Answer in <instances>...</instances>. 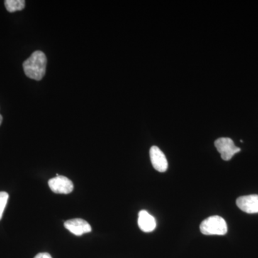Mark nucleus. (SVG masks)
<instances>
[{
	"mask_svg": "<svg viewBox=\"0 0 258 258\" xmlns=\"http://www.w3.org/2000/svg\"><path fill=\"white\" fill-rule=\"evenodd\" d=\"M49 187L56 194L68 195L72 192L74 185L72 181L64 176H56L48 181Z\"/></svg>",
	"mask_w": 258,
	"mask_h": 258,
	"instance_id": "20e7f679",
	"label": "nucleus"
},
{
	"mask_svg": "<svg viewBox=\"0 0 258 258\" xmlns=\"http://www.w3.org/2000/svg\"><path fill=\"white\" fill-rule=\"evenodd\" d=\"M9 195L5 191H0V220L3 218V213H4L5 209L6 208L7 203H8Z\"/></svg>",
	"mask_w": 258,
	"mask_h": 258,
	"instance_id": "9d476101",
	"label": "nucleus"
},
{
	"mask_svg": "<svg viewBox=\"0 0 258 258\" xmlns=\"http://www.w3.org/2000/svg\"><path fill=\"white\" fill-rule=\"evenodd\" d=\"M34 258H52V256L47 252H41V253L37 254Z\"/></svg>",
	"mask_w": 258,
	"mask_h": 258,
	"instance_id": "9b49d317",
	"label": "nucleus"
},
{
	"mask_svg": "<svg viewBox=\"0 0 258 258\" xmlns=\"http://www.w3.org/2000/svg\"><path fill=\"white\" fill-rule=\"evenodd\" d=\"M5 8L9 13L23 10L25 7V1L24 0H6L5 1Z\"/></svg>",
	"mask_w": 258,
	"mask_h": 258,
	"instance_id": "1a4fd4ad",
	"label": "nucleus"
},
{
	"mask_svg": "<svg viewBox=\"0 0 258 258\" xmlns=\"http://www.w3.org/2000/svg\"><path fill=\"white\" fill-rule=\"evenodd\" d=\"M237 206L247 214L258 213V195L240 197L236 201Z\"/></svg>",
	"mask_w": 258,
	"mask_h": 258,
	"instance_id": "0eeeda50",
	"label": "nucleus"
},
{
	"mask_svg": "<svg viewBox=\"0 0 258 258\" xmlns=\"http://www.w3.org/2000/svg\"><path fill=\"white\" fill-rule=\"evenodd\" d=\"M46 66V56L42 51L37 50L24 62L23 69L27 77L40 81L45 75Z\"/></svg>",
	"mask_w": 258,
	"mask_h": 258,
	"instance_id": "f257e3e1",
	"label": "nucleus"
},
{
	"mask_svg": "<svg viewBox=\"0 0 258 258\" xmlns=\"http://www.w3.org/2000/svg\"><path fill=\"white\" fill-rule=\"evenodd\" d=\"M217 150L221 154L224 161H230L234 155L241 151L240 148L237 147L233 141L230 138H220L215 142Z\"/></svg>",
	"mask_w": 258,
	"mask_h": 258,
	"instance_id": "7ed1b4c3",
	"label": "nucleus"
},
{
	"mask_svg": "<svg viewBox=\"0 0 258 258\" xmlns=\"http://www.w3.org/2000/svg\"><path fill=\"white\" fill-rule=\"evenodd\" d=\"M2 122H3V116L0 114V125H1Z\"/></svg>",
	"mask_w": 258,
	"mask_h": 258,
	"instance_id": "f8f14e48",
	"label": "nucleus"
},
{
	"mask_svg": "<svg viewBox=\"0 0 258 258\" xmlns=\"http://www.w3.org/2000/svg\"><path fill=\"white\" fill-rule=\"evenodd\" d=\"M64 227L71 233L76 236H81L92 231V227L86 220L76 218L68 220L64 223Z\"/></svg>",
	"mask_w": 258,
	"mask_h": 258,
	"instance_id": "39448f33",
	"label": "nucleus"
},
{
	"mask_svg": "<svg viewBox=\"0 0 258 258\" xmlns=\"http://www.w3.org/2000/svg\"><path fill=\"white\" fill-rule=\"evenodd\" d=\"M138 225L139 228L144 232H153L157 227L155 218L146 210H142L139 213Z\"/></svg>",
	"mask_w": 258,
	"mask_h": 258,
	"instance_id": "6e6552de",
	"label": "nucleus"
},
{
	"mask_svg": "<svg viewBox=\"0 0 258 258\" xmlns=\"http://www.w3.org/2000/svg\"><path fill=\"white\" fill-rule=\"evenodd\" d=\"M200 231L205 235H224L227 232V225L222 217L215 215L202 222Z\"/></svg>",
	"mask_w": 258,
	"mask_h": 258,
	"instance_id": "f03ea898",
	"label": "nucleus"
},
{
	"mask_svg": "<svg viewBox=\"0 0 258 258\" xmlns=\"http://www.w3.org/2000/svg\"><path fill=\"white\" fill-rule=\"evenodd\" d=\"M149 154L153 167L159 172H165L168 169V161L162 151L157 146H153Z\"/></svg>",
	"mask_w": 258,
	"mask_h": 258,
	"instance_id": "423d86ee",
	"label": "nucleus"
}]
</instances>
